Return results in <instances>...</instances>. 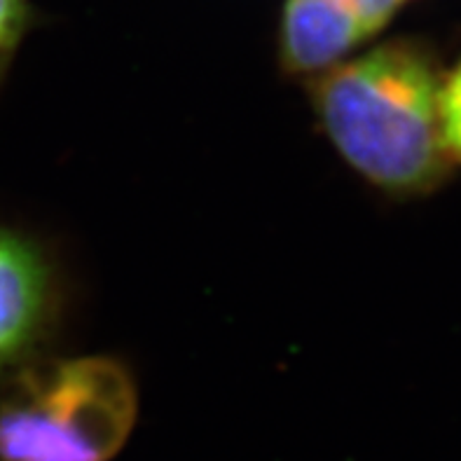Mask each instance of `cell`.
<instances>
[{"mask_svg":"<svg viewBox=\"0 0 461 461\" xmlns=\"http://www.w3.org/2000/svg\"><path fill=\"white\" fill-rule=\"evenodd\" d=\"M31 26L29 0H0V80Z\"/></svg>","mask_w":461,"mask_h":461,"instance_id":"5","label":"cell"},{"mask_svg":"<svg viewBox=\"0 0 461 461\" xmlns=\"http://www.w3.org/2000/svg\"><path fill=\"white\" fill-rule=\"evenodd\" d=\"M440 120H443V140L447 155L452 162H461V61L443 80Z\"/></svg>","mask_w":461,"mask_h":461,"instance_id":"6","label":"cell"},{"mask_svg":"<svg viewBox=\"0 0 461 461\" xmlns=\"http://www.w3.org/2000/svg\"><path fill=\"white\" fill-rule=\"evenodd\" d=\"M52 312V275L26 237L0 225V373L41 342Z\"/></svg>","mask_w":461,"mask_h":461,"instance_id":"3","label":"cell"},{"mask_svg":"<svg viewBox=\"0 0 461 461\" xmlns=\"http://www.w3.org/2000/svg\"><path fill=\"white\" fill-rule=\"evenodd\" d=\"M443 82L421 47L396 41L333 66L314 87V108L339 155L393 194H424L452 158L440 120Z\"/></svg>","mask_w":461,"mask_h":461,"instance_id":"1","label":"cell"},{"mask_svg":"<svg viewBox=\"0 0 461 461\" xmlns=\"http://www.w3.org/2000/svg\"><path fill=\"white\" fill-rule=\"evenodd\" d=\"M136 415L134 377L115 358L47 363L0 401V461H113Z\"/></svg>","mask_w":461,"mask_h":461,"instance_id":"2","label":"cell"},{"mask_svg":"<svg viewBox=\"0 0 461 461\" xmlns=\"http://www.w3.org/2000/svg\"><path fill=\"white\" fill-rule=\"evenodd\" d=\"M328 3L366 41H368L370 35L377 33L405 5V0H328Z\"/></svg>","mask_w":461,"mask_h":461,"instance_id":"4","label":"cell"}]
</instances>
